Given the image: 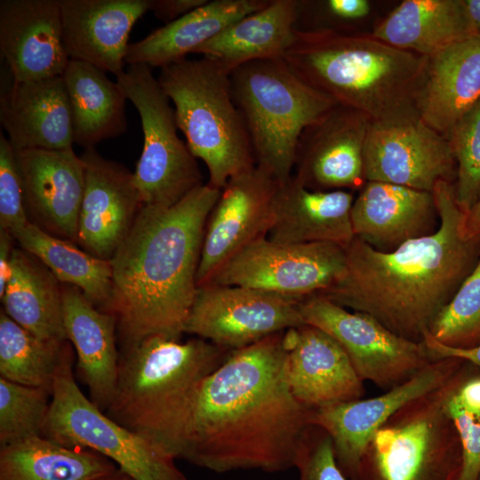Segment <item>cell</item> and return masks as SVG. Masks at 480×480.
Listing matches in <instances>:
<instances>
[{"label":"cell","mask_w":480,"mask_h":480,"mask_svg":"<svg viewBox=\"0 0 480 480\" xmlns=\"http://www.w3.org/2000/svg\"><path fill=\"white\" fill-rule=\"evenodd\" d=\"M284 332L233 350L147 438L174 460L217 473L295 468L311 410L286 384Z\"/></svg>","instance_id":"cell-1"},{"label":"cell","mask_w":480,"mask_h":480,"mask_svg":"<svg viewBox=\"0 0 480 480\" xmlns=\"http://www.w3.org/2000/svg\"><path fill=\"white\" fill-rule=\"evenodd\" d=\"M432 194L440 218L435 233L388 252L355 237L345 248L343 274L317 294L421 341L480 256V240L464 235L465 213L456 202L454 183L440 180Z\"/></svg>","instance_id":"cell-2"},{"label":"cell","mask_w":480,"mask_h":480,"mask_svg":"<svg viewBox=\"0 0 480 480\" xmlns=\"http://www.w3.org/2000/svg\"><path fill=\"white\" fill-rule=\"evenodd\" d=\"M220 189L204 184L170 207L142 205L110 260L124 347L150 335L180 339L197 292L205 224Z\"/></svg>","instance_id":"cell-3"},{"label":"cell","mask_w":480,"mask_h":480,"mask_svg":"<svg viewBox=\"0 0 480 480\" xmlns=\"http://www.w3.org/2000/svg\"><path fill=\"white\" fill-rule=\"evenodd\" d=\"M282 59L307 84L370 121L419 114L427 56L372 35L320 29L295 30Z\"/></svg>","instance_id":"cell-4"},{"label":"cell","mask_w":480,"mask_h":480,"mask_svg":"<svg viewBox=\"0 0 480 480\" xmlns=\"http://www.w3.org/2000/svg\"><path fill=\"white\" fill-rule=\"evenodd\" d=\"M477 369L466 362L443 386L389 417L367 442L352 480H458L462 449L448 403Z\"/></svg>","instance_id":"cell-5"},{"label":"cell","mask_w":480,"mask_h":480,"mask_svg":"<svg viewBox=\"0 0 480 480\" xmlns=\"http://www.w3.org/2000/svg\"><path fill=\"white\" fill-rule=\"evenodd\" d=\"M229 75L202 57L165 66L157 76L174 106L178 129L192 155L205 164L207 184L216 189L256 165L247 129L233 100Z\"/></svg>","instance_id":"cell-6"},{"label":"cell","mask_w":480,"mask_h":480,"mask_svg":"<svg viewBox=\"0 0 480 480\" xmlns=\"http://www.w3.org/2000/svg\"><path fill=\"white\" fill-rule=\"evenodd\" d=\"M229 77L256 165L280 183L286 181L302 132L338 104L302 80L282 58L251 61Z\"/></svg>","instance_id":"cell-7"},{"label":"cell","mask_w":480,"mask_h":480,"mask_svg":"<svg viewBox=\"0 0 480 480\" xmlns=\"http://www.w3.org/2000/svg\"><path fill=\"white\" fill-rule=\"evenodd\" d=\"M233 350L202 338L150 335L124 348L114 396L105 413L144 437Z\"/></svg>","instance_id":"cell-8"},{"label":"cell","mask_w":480,"mask_h":480,"mask_svg":"<svg viewBox=\"0 0 480 480\" xmlns=\"http://www.w3.org/2000/svg\"><path fill=\"white\" fill-rule=\"evenodd\" d=\"M72 362L70 347L53 380L42 436L68 447L94 451L134 480H187L174 459L84 396L75 380Z\"/></svg>","instance_id":"cell-9"},{"label":"cell","mask_w":480,"mask_h":480,"mask_svg":"<svg viewBox=\"0 0 480 480\" xmlns=\"http://www.w3.org/2000/svg\"><path fill=\"white\" fill-rule=\"evenodd\" d=\"M116 79L141 122L143 148L132 173L141 203L172 206L204 185L197 159L178 135L174 109L152 68L129 65Z\"/></svg>","instance_id":"cell-10"},{"label":"cell","mask_w":480,"mask_h":480,"mask_svg":"<svg viewBox=\"0 0 480 480\" xmlns=\"http://www.w3.org/2000/svg\"><path fill=\"white\" fill-rule=\"evenodd\" d=\"M299 309L305 324L339 343L364 382L388 390L433 361L422 341L401 337L372 316L349 310L323 295L302 300Z\"/></svg>","instance_id":"cell-11"},{"label":"cell","mask_w":480,"mask_h":480,"mask_svg":"<svg viewBox=\"0 0 480 480\" xmlns=\"http://www.w3.org/2000/svg\"><path fill=\"white\" fill-rule=\"evenodd\" d=\"M345 265V248L338 244H281L263 236L230 258L204 284L248 287L302 300L331 287Z\"/></svg>","instance_id":"cell-12"},{"label":"cell","mask_w":480,"mask_h":480,"mask_svg":"<svg viewBox=\"0 0 480 480\" xmlns=\"http://www.w3.org/2000/svg\"><path fill=\"white\" fill-rule=\"evenodd\" d=\"M300 301L248 287L206 283L197 288L184 333L229 350L240 349L305 324Z\"/></svg>","instance_id":"cell-13"},{"label":"cell","mask_w":480,"mask_h":480,"mask_svg":"<svg viewBox=\"0 0 480 480\" xmlns=\"http://www.w3.org/2000/svg\"><path fill=\"white\" fill-rule=\"evenodd\" d=\"M365 181L432 192L440 180L455 183L449 141L419 114L370 121L364 147Z\"/></svg>","instance_id":"cell-14"},{"label":"cell","mask_w":480,"mask_h":480,"mask_svg":"<svg viewBox=\"0 0 480 480\" xmlns=\"http://www.w3.org/2000/svg\"><path fill=\"white\" fill-rule=\"evenodd\" d=\"M466 362L456 357L432 361L411 379L380 396L311 410L310 424L322 428L330 436L337 464L352 480L372 434L407 403L446 383Z\"/></svg>","instance_id":"cell-15"},{"label":"cell","mask_w":480,"mask_h":480,"mask_svg":"<svg viewBox=\"0 0 480 480\" xmlns=\"http://www.w3.org/2000/svg\"><path fill=\"white\" fill-rule=\"evenodd\" d=\"M279 185L257 165L227 181L205 224L196 276L198 286L245 246L268 236Z\"/></svg>","instance_id":"cell-16"},{"label":"cell","mask_w":480,"mask_h":480,"mask_svg":"<svg viewBox=\"0 0 480 480\" xmlns=\"http://www.w3.org/2000/svg\"><path fill=\"white\" fill-rule=\"evenodd\" d=\"M369 123L362 113L337 105L308 126L296 148L295 177L312 190L362 188Z\"/></svg>","instance_id":"cell-17"},{"label":"cell","mask_w":480,"mask_h":480,"mask_svg":"<svg viewBox=\"0 0 480 480\" xmlns=\"http://www.w3.org/2000/svg\"><path fill=\"white\" fill-rule=\"evenodd\" d=\"M30 222L60 239L77 243L85 167L73 148L15 150Z\"/></svg>","instance_id":"cell-18"},{"label":"cell","mask_w":480,"mask_h":480,"mask_svg":"<svg viewBox=\"0 0 480 480\" xmlns=\"http://www.w3.org/2000/svg\"><path fill=\"white\" fill-rule=\"evenodd\" d=\"M85 167L77 244L100 259H112L129 233L142 203L132 173L95 148L81 156Z\"/></svg>","instance_id":"cell-19"},{"label":"cell","mask_w":480,"mask_h":480,"mask_svg":"<svg viewBox=\"0 0 480 480\" xmlns=\"http://www.w3.org/2000/svg\"><path fill=\"white\" fill-rule=\"evenodd\" d=\"M284 375L292 396L304 407L363 398L364 381L339 343L323 330L303 324L284 332Z\"/></svg>","instance_id":"cell-20"},{"label":"cell","mask_w":480,"mask_h":480,"mask_svg":"<svg viewBox=\"0 0 480 480\" xmlns=\"http://www.w3.org/2000/svg\"><path fill=\"white\" fill-rule=\"evenodd\" d=\"M0 52L15 81L62 76L70 59L59 0H1Z\"/></svg>","instance_id":"cell-21"},{"label":"cell","mask_w":480,"mask_h":480,"mask_svg":"<svg viewBox=\"0 0 480 480\" xmlns=\"http://www.w3.org/2000/svg\"><path fill=\"white\" fill-rule=\"evenodd\" d=\"M59 4L69 59L115 76L122 73L130 33L149 11V0H59Z\"/></svg>","instance_id":"cell-22"},{"label":"cell","mask_w":480,"mask_h":480,"mask_svg":"<svg viewBox=\"0 0 480 480\" xmlns=\"http://www.w3.org/2000/svg\"><path fill=\"white\" fill-rule=\"evenodd\" d=\"M351 221L355 237L388 252L435 233L440 218L432 192L367 181L354 199Z\"/></svg>","instance_id":"cell-23"},{"label":"cell","mask_w":480,"mask_h":480,"mask_svg":"<svg viewBox=\"0 0 480 480\" xmlns=\"http://www.w3.org/2000/svg\"><path fill=\"white\" fill-rule=\"evenodd\" d=\"M0 123L14 150L73 148L69 100L63 76L15 81L2 90Z\"/></svg>","instance_id":"cell-24"},{"label":"cell","mask_w":480,"mask_h":480,"mask_svg":"<svg viewBox=\"0 0 480 480\" xmlns=\"http://www.w3.org/2000/svg\"><path fill=\"white\" fill-rule=\"evenodd\" d=\"M479 99L480 33L427 56L416 108L428 126L447 140Z\"/></svg>","instance_id":"cell-25"},{"label":"cell","mask_w":480,"mask_h":480,"mask_svg":"<svg viewBox=\"0 0 480 480\" xmlns=\"http://www.w3.org/2000/svg\"><path fill=\"white\" fill-rule=\"evenodd\" d=\"M354 196L347 190H312L292 174L280 183L267 237L281 244L331 243L346 248L355 238Z\"/></svg>","instance_id":"cell-26"},{"label":"cell","mask_w":480,"mask_h":480,"mask_svg":"<svg viewBox=\"0 0 480 480\" xmlns=\"http://www.w3.org/2000/svg\"><path fill=\"white\" fill-rule=\"evenodd\" d=\"M61 286L64 329L75 348L77 369L90 400L106 412L115 394L119 369L116 316L96 308L78 288L67 284Z\"/></svg>","instance_id":"cell-27"},{"label":"cell","mask_w":480,"mask_h":480,"mask_svg":"<svg viewBox=\"0 0 480 480\" xmlns=\"http://www.w3.org/2000/svg\"><path fill=\"white\" fill-rule=\"evenodd\" d=\"M270 0L207 1L176 20L129 44L125 63L160 68L186 59L202 44L239 19L257 12Z\"/></svg>","instance_id":"cell-28"},{"label":"cell","mask_w":480,"mask_h":480,"mask_svg":"<svg viewBox=\"0 0 480 480\" xmlns=\"http://www.w3.org/2000/svg\"><path fill=\"white\" fill-rule=\"evenodd\" d=\"M296 0H270L199 46L202 54L230 74L253 60L282 58L293 40Z\"/></svg>","instance_id":"cell-29"},{"label":"cell","mask_w":480,"mask_h":480,"mask_svg":"<svg viewBox=\"0 0 480 480\" xmlns=\"http://www.w3.org/2000/svg\"><path fill=\"white\" fill-rule=\"evenodd\" d=\"M4 313L36 336L67 340L62 286L35 255L14 247L11 275L1 297Z\"/></svg>","instance_id":"cell-30"},{"label":"cell","mask_w":480,"mask_h":480,"mask_svg":"<svg viewBox=\"0 0 480 480\" xmlns=\"http://www.w3.org/2000/svg\"><path fill=\"white\" fill-rule=\"evenodd\" d=\"M69 100L73 141L84 149L127 130L126 97L100 68L70 60L63 74Z\"/></svg>","instance_id":"cell-31"},{"label":"cell","mask_w":480,"mask_h":480,"mask_svg":"<svg viewBox=\"0 0 480 480\" xmlns=\"http://www.w3.org/2000/svg\"><path fill=\"white\" fill-rule=\"evenodd\" d=\"M372 35L396 48L429 56L474 32L462 0H405Z\"/></svg>","instance_id":"cell-32"},{"label":"cell","mask_w":480,"mask_h":480,"mask_svg":"<svg viewBox=\"0 0 480 480\" xmlns=\"http://www.w3.org/2000/svg\"><path fill=\"white\" fill-rule=\"evenodd\" d=\"M103 455L43 436L0 447V480H95L116 469Z\"/></svg>","instance_id":"cell-33"},{"label":"cell","mask_w":480,"mask_h":480,"mask_svg":"<svg viewBox=\"0 0 480 480\" xmlns=\"http://www.w3.org/2000/svg\"><path fill=\"white\" fill-rule=\"evenodd\" d=\"M13 238L20 248L39 259L60 284L78 288L96 308L109 313L114 295L110 261L50 235L32 222Z\"/></svg>","instance_id":"cell-34"},{"label":"cell","mask_w":480,"mask_h":480,"mask_svg":"<svg viewBox=\"0 0 480 480\" xmlns=\"http://www.w3.org/2000/svg\"><path fill=\"white\" fill-rule=\"evenodd\" d=\"M71 343L31 333L0 312V377L52 391L57 370Z\"/></svg>","instance_id":"cell-35"},{"label":"cell","mask_w":480,"mask_h":480,"mask_svg":"<svg viewBox=\"0 0 480 480\" xmlns=\"http://www.w3.org/2000/svg\"><path fill=\"white\" fill-rule=\"evenodd\" d=\"M52 391L0 377V445L42 436Z\"/></svg>","instance_id":"cell-36"},{"label":"cell","mask_w":480,"mask_h":480,"mask_svg":"<svg viewBox=\"0 0 480 480\" xmlns=\"http://www.w3.org/2000/svg\"><path fill=\"white\" fill-rule=\"evenodd\" d=\"M430 334L454 348L480 346V256L452 299L432 323Z\"/></svg>","instance_id":"cell-37"},{"label":"cell","mask_w":480,"mask_h":480,"mask_svg":"<svg viewBox=\"0 0 480 480\" xmlns=\"http://www.w3.org/2000/svg\"><path fill=\"white\" fill-rule=\"evenodd\" d=\"M447 140L457 165L456 202L466 213L480 199V99L457 122Z\"/></svg>","instance_id":"cell-38"},{"label":"cell","mask_w":480,"mask_h":480,"mask_svg":"<svg viewBox=\"0 0 480 480\" xmlns=\"http://www.w3.org/2000/svg\"><path fill=\"white\" fill-rule=\"evenodd\" d=\"M29 222L15 150L1 132L0 229L8 231L13 236Z\"/></svg>","instance_id":"cell-39"},{"label":"cell","mask_w":480,"mask_h":480,"mask_svg":"<svg viewBox=\"0 0 480 480\" xmlns=\"http://www.w3.org/2000/svg\"><path fill=\"white\" fill-rule=\"evenodd\" d=\"M295 468L299 480H348L337 464L330 436L316 425L304 435Z\"/></svg>","instance_id":"cell-40"},{"label":"cell","mask_w":480,"mask_h":480,"mask_svg":"<svg viewBox=\"0 0 480 480\" xmlns=\"http://www.w3.org/2000/svg\"><path fill=\"white\" fill-rule=\"evenodd\" d=\"M448 412L461 443L462 461L458 480H477L480 476V415L465 412L451 399Z\"/></svg>","instance_id":"cell-41"},{"label":"cell","mask_w":480,"mask_h":480,"mask_svg":"<svg viewBox=\"0 0 480 480\" xmlns=\"http://www.w3.org/2000/svg\"><path fill=\"white\" fill-rule=\"evenodd\" d=\"M322 7L331 20L339 22L363 19L371 9L366 0H328L322 3Z\"/></svg>","instance_id":"cell-42"},{"label":"cell","mask_w":480,"mask_h":480,"mask_svg":"<svg viewBox=\"0 0 480 480\" xmlns=\"http://www.w3.org/2000/svg\"><path fill=\"white\" fill-rule=\"evenodd\" d=\"M421 341L433 361L456 357L463 359L480 369V346L466 349L450 348L437 341L429 332H425Z\"/></svg>","instance_id":"cell-43"},{"label":"cell","mask_w":480,"mask_h":480,"mask_svg":"<svg viewBox=\"0 0 480 480\" xmlns=\"http://www.w3.org/2000/svg\"><path fill=\"white\" fill-rule=\"evenodd\" d=\"M208 0H149V11L164 22L171 23Z\"/></svg>","instance_id":"cell-44"},{"label":"cell","mask_w":480,"mask_h":480,"mask_svg":"<svg viewBox=\"0 0 480 480\" xmlns=\"http://www.w3.org/2000/svg\"><path fill=\"white\" fill-rule=\"evenodd\" d=\"M451 401L467 412L480 415V369L463 381Z\"/></svg>","instance_id":"cell-45"},{"label":"cell","mask_w":480,"mask_h":480,"mask_svg":"<svg viewBox=\"0 0 480 480\" xmlns=\"http://www.w3.org/2000/svg\"><path fill=\"white\" fill-rule=\"evenodd\" d=\"M14 242L13 236L8 231L0 229V298L4 292L11 275Z\"/></svg>","instance_id":"cell-46"},{"label":"cell","mask_w":480,"mask_h":480,"mask_svg":"<svg viewBox=\"0 0 480 480\" xmlns=\"http://www.w3.org/2000/svg\"><path fill=\"white\" fill-rule=\"evenodd\" d=\"M463 232L468 238L480 240V199L465 213Z\"/></svg>","instance_id":"cell-47"},{"label":"cell","mask_w":480,"mask_h":480,"mask_svg":"<svg viewBox=\"0 0 480 480\" xmlns=\"http://www.w3.org/2000/svg\"><path fill=\"white\" fill-rule=\"evenodd\" d=\"M474 34L480 33V0H462Z\"/></svg>","instance_id":"cell-48"},{"label":"cell","mask_w":480,"mask_h":480,"mask_svg":"<svg viewBox=\"0 0 480 480\" xmlns=\"http://www.w3.org/2000/svg\"><path fill=\"white\" fill-rule=\"evenodd\" d=\"M95 480H134L120 469L116 468L114 472L99 477Z\"/></svg>","instance_id":"cell-49"},{"label":"cell","mask_w":480,"mask_h":480,"mask_svg":"<svg viewBox=\"0 0 480 480\" xmlns=\"http://www.w3.org/2000/svg\"><path fill=\"white\" fill-rule=\"evenodd\" d=\"M477 480H480V476H479V477H478V479H477Z\"/></svg>","instance_id":"cell-50"}]
</instances>
